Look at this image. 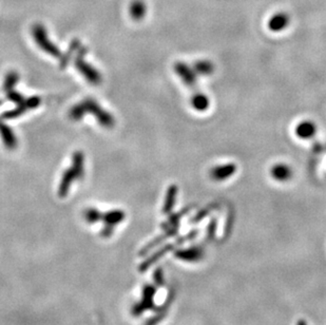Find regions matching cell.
<instances>
[{
	"mask_svg": "<svg viewBox=\"0 0 326 325\" xmlns=\"http://www.w3.org/2000/svg\"><path fill=\"white\" fill-rule=\"evenodd\" d=\"M86 54H87V48L86 47L78 49L77 55L74 58V63H75L76 69L78 70V72L81 75H84V77L89 81L90 84L99 85V84L102 83V75L96 69H95L94 67H92L91 64H89L85 60Z\"/></svg>",
	"mask_w": 326,
	"mask_h": 325,
	"instance_id": "3957f363",
	"label": "cell"
},
{
	"mask_svg": "<svg viewBox=\"0 0 326 325\" xmlns=\"http://www.w3.org/2000/svg\"><path fill=\"white\" fill-rule=\"evenodd\" d=\"M174 71L185 85L191 86L195 84L198 74L195 73L193 67H190L185 62H176L174 66Z\"/></svg>",
	"mask_w": 326,
	"mask_h": 325,
	"instance_id": "ba28073f",
	"label": "cell"
},
{
	"mask_svg": "<svg viewBox=\"0 0 326 325\" xmlns=\"http://www.w3.org/2000/svg\"><path fill=\"white\" fill-rule=\"evenodd\" d=\"M318 131L317 125L315 124V121H312L310 119H304L301 120L300 123H298L296 128H295V134L298 139L300 140H310L316 135Z\"/></svg>",
	"mask_w": 326,
	"mask_h": 325,
	"instance_id": "9c48e42d",
	"label": "cell"
},
{
	"mask_svg": "<svg viewBox=\"0 0 326 325\" xmlns=\"http://www.w3.org/2000/svg\"><path fill=\"white\" fill-rule=\"evenodd\" d=\"M32 36L36 45L44 52H46L53 57H61L60 50L50 40L44 24L35 23L32 26Z\"/></svg>",
	"mask_w": 326,
	"mask_h": 325,
	"instance_id": "277c9868",
	"label": "cell"
},
{
	"mask_svg": "<svg viewBox=\"0 0 326 325\" xmlns=\"http://www.w3.org/2000/svg\"><path fill=\"white\" fill-rule=\"evenodd\" d=\"M270 177L278 183H287L294 177L292 168L286 162H276L270 168Z\"/></svg>",
	"mask_w": 326,
	"mask_h": 325,
	"instance_id": "8992f818",
	"label": "cell"
},
{
	"mask_svg": "<svg viewBox=\"0 0 326 325\" xmlns=\"http://www.w3.org/2000/svg\"><path fill=\"white\" fill-rule=\"evenodd\" d=\"M238 167L234 162H226V164L215 165L210 169L209 175L212 181L214 182H225L233 178L237 173Z\"/></svg>",
	"mask_w": 326,
	"mask_h": 325,
	"instance_id": "5b68a950",
	"label": "cell"
},
{
	"mask_svg": "<svg viewBox=\"0 0 326 325\" xmlns=\"http://www.w3.org/2000/svg\"><path fill=\"white\" fill-rule=\"evenodd\" d=\"M125 218H126V213L124 211H121V210H111V211H108V212L103 213L102 221L105 223V225L114 227L115 225L123 222Z\"/></svg>",
	"mask_w": 326,
	"mask_h": 325,
	"instance_id": "4fadbf2b",
	"label": "cell"
},
{
	"mask_svg": "<svg viewBox=\"0 0 326 325\" xmlns=\"http://www.w3.org/2000/svg\"><path fill=\"white\" fill-rule=\"evenodd\" d=\"M19 79V76L16 72L14 71H11L7 74L6 78H5V83H4V90L5 91H8V90H11V89H14L16 84H17V81Z\"/></svg>",
	"mask_w": 326,
	"mask_h": 325,
	"instance_id": "e0dca14e",
	"label": "cell"
},
{
	"mask_svg": "<svg viewBox=\"0 0 326 325\" xmlns=\"http://www.w3.org/2000/svg\"><path fill=\"white\" fill-rule=\"evenodd\" d=\"M93 114L99 123L106 129H111L115 125V119L111 113H109L93 99H86L77 105L73 106L69 111V117L72 120H80L86 114Z\"/></svg>",
	"mask_w": 326,
	"mask_h": 325,
	"instance_id": "6da1fadb",
	"label": "cell"
},
{
	"mask_svg": "<svg viewBox=\"0 0 326 325\" xmlns=\"http://www.w3.org/2000/svg\"><path fill=\"white\" fill-rule=\"evenodd\" d=\"M0 135H2V140L4 142V145L9 150H13L17 147V138L12 131V129L6 125L4 121L0 119Z\"/></svg>",
	"mask_w": 326,
	"mask_h": 325,
	"instance_id": "30bf717a",
	"label": "cell"
},
{
	"mask_svg": "<svg viewBox=\"0 0 326 325\" xmlns=\"http://www.w3.org/2000/svg\"><path fill=\"white\" fill-rule=\"evenodd\" d=\"M193 69L195 71V73L202 76H208L210 74L213 73L214 71V66L213 63L208 60V59H201L198 60L194 64H193Z\"/></svg>",
	"mask_w": 326,
	"mask_h": 325,
	"instance_id": "5bb4252c",
	"label": "cell"
},
{
	"mask_svg": "<svg viewBox=\"0 0 326 325\" xmlns=\"http://www.w3.org/2000/svg\"><path fill=\"white\" fill-rule=\"evenodd\" d=\"M290 17L285 12H278L271 16L267 22V28L270 32L280 33L288 28Z\"/></svg>",
	"mask_w": 326,
	"mask_h": 325,
	"instance_id": "52a82bcc",
	"label": "cell"
},
{
	"mask_svg": "<svg viewBox=\"0 0 326 325\" xmlns=\"http://www.w3.org/2000/svg\"><path fill=\"white\" fill-rule=\"evenodd\" d=\"M190 105L197 112H206L210 107V99L205 93L198 92L190 100Z\"/></svg>",
	"mask_w": 326,
	"mask_h": 325,
	"instance_id": "7c38bea8",
	"label": "cell"
},
{
	"mask_svg": "<svg viewBox=\"0 0 326 325\" xmlns=\"http://www.w3.org/2000/svg\"><path fill=\"white\" fill-rule=\"evenodd\" d=\"M85 172V155L81 151H76L72 155V165L68 168L61 177V181L58 188V196L66 198L70 190L73 182L84 177Z\"/></svg>",
	"mask_w": 326,
	"mask_h": 325,
	"instance_id": "7a4b0ae2",
	"label": "cell"
},
{
	"mask_svg": "<svg viewBox=\"0 0 326 325\" xmlns=\"http://www.w3.org/2000/svg\"><path fill=\"white\" fill-rule=\"evenodd\" d=\"M103 213L96 208H87L84 212V218L88 224H95L102 221Z\"/></svg>",
	"mask_w": 326,
	"mask_h": 325,
	"instance_id": "2e32d148",
	"label": "cell"
},
{
	"mask_svg": "<svg viewBox=\"0 0 326 325\" xmlns=\"http://www.w3.org/2000/svg\"><path fill=\"white\" fill-rule=\"evenodd\" d=\"M2 103H3V102H2V101H0V105H2Z\"/></svg>",
	"mask_w": 326,
	"mask_h": 325,
	"instance_id": "ffe728a7",
	"label": "cell"
},
{
	"mask_svg": "<svg viewBox=\"0 0 326 325\" xmlns=\"http://www.w3.org/2000/svg\"><path fill=\"white\" fill-rule=\"evenodd\" d=\"M129 14L134 21L143 20L147 14V5L144 0H132L129 6Z\"/></svg>",
	"mask_w": 326,
	"mask_h": 325,
	"instance_id": "8fae6325",
	"label": "cell"
},
{
	"mask_svg": "<svg viewBox=\"0 0 326 325\" xmlns=\"http://www.w3.org/2000/svg\"><path fill=\"white\" fill-rule=\"evenodd\" d=\"M26 110V108L25 107H22V106H17L16 109H13L11 111H8L6 113H4L2 116H0V119L4 120V119H11V118H15V117H18L20 116L21 114H23Z\"/></svg>",
	"mask_w": 326,
	"mask_h": 325,
	"instance_id": "ac0fdd59",
	"label": "cell"
},
{
	"mask_svg": "<svg viewBox=\"0 0 326 325\" xmlns=\"http://www.w3.org/2000/svg\"><path fill=\"white\" fill-rule=\"evenodd\" d=\"M113 230H114V227L105 225L104 228H103V230H102L101 235H102V237H104V238H110L111 235L113 234Z\"/></svg>",
	"mask_w": 326,
	"mask_h": 325,
	"instance_id": "d6986e66",
	"label": "cell"
},
{
	"mask_svg": "<svg viewBox=\"0 0 326 325\" xmlns=\"http://www.w3.org/2000/svg\"><path fill=\"white\" fill-rule=\"evenodd\" d=\"M80 47V42L78 39H73L72 40V43L70 45V48L69 50H68V52L66 53V55L62 57L61 56V60H60V68L61 69H63V68H66L68 66V63H69V61L71 60L72 56H73V54L75 51H77Z\"/></svg>",
	"mask_w": 326,
	"mask_h": 325,
	"instance_id": "9a60e30c",
	"label": "cell"
}]
</instances>
